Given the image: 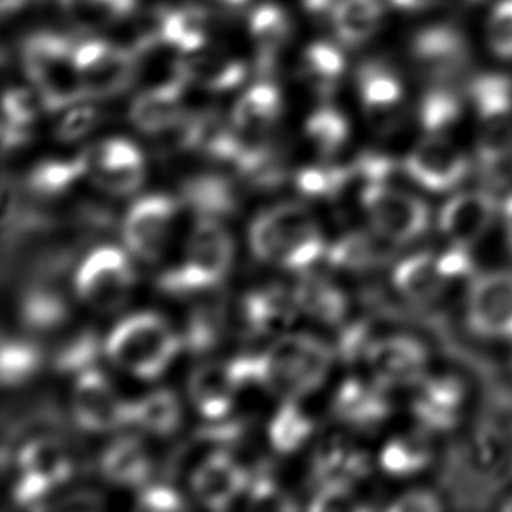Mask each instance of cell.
I'll use <instances>...</instances> for the list:
<instances>
[{
	"instance_id": "15",
	"label": "cell",
	"mask_w": 512,
	"mask_h": 512,
	"mask_svg": "<svg viewBox=\"0 0 512 512\" xmlns=\"http://www.w3.org/2000/svg\"><path fill=\"white\" fill-rule=\"evenodd\" d=\"M173 215L175 203L165 196H149L135 203L123 224L128 249L147 263L156 261L165 249Z\"/></svg>"
},
{
	"instance_id": "45",
	"label": "cell",
	"mask_w": 512,
	"mask_h": 512,
	"mask_svg": "<svg viewBox=\"0 0 512 512\" xmlns=\"http://www.w3.org/2000/svg\"><path fill=\"white\" fill-rule=\"evenodd\" d=\"M488 44L500 58H512V0H502L493 7L486 25Z\"/></svg>"
},
{
	"instance_id": "14",
	"label": "cell",
	"mask_w": 512,
	"mask_h": 512,
	"mask_svg": "<svg viewBox=\"0 0 512 512\" xmlns=\"http://www.w3.org/2000/svg\"><path fill=\"white\" fill-rule=\"evenodd\" d=\"M497 215V200L488 191H465L451 196L439 212V229L451 245L469 249L481 242Z\"/></svg>"
},
{
	"instance_id": "1",
	"label": "cell",
	"mask_w": 512,
	"mask_h": 512,
	"mask_svg": "<svg viewBox=\"0 0 512 512\" xmlns=\"http://www.w3.org/2000/svg\"><path fill=\"white\" fill-rule=\"evenodd\" d=\"M250 247L259 259L303 270L324 252L313 215L299 203H284L261 215L250 228Z\"/></svg>"
},
{
	"instance_id": "11",
	"label": "cell",
	"mask_w": 512,
	"mask_h": 512,
	"mask_svg": "<svg viewBox=\"0 0 512 512\" xmlns=\"http://www.w3.org/2000/svg\"><path fill=\"white\" fill-rule=\"evenodd\" d=\"M411 180L432 193L451 191L464 182L469 161L444 133H429L404 161Z\"/></svg>"
},
{
	"instance_id": "32",
	"label": "cell",
	"mask_w": 512,
	"mask_h": 512,
	"mask_svg": "<svg viewBox=\"0 0 512 512\" xmlns=\"http://www.w3.org/2000/svg\"><path fill=\"white\" fill-rule=\"evenodd\" d=\"M345 69V58L338 48L327 42H315L306 49L301 60V76L313 90L327 95L334 90Z\"/></svg>"
},
{
	"instance_id": "9",
	"label": "cell",
	"mask_w": 512,
	"mask_h": 512,
	"mask_svg": "<svg viewBox=\"0 0 512 512\" xmlns=\"http://www.w3.org/2000/svg\"><path fill=\"white\" fill-rule=\"evenodd\" d=\"M77 69L86 97L109 98L130 88L137 74V56L125 46L90 39L76 44Z\"/></svg>"
},
{
	"instance_id": "28",
	"label": "cell",
	"mask_w": 512,
	"mask_h": 512,
	"mask_svg": "<svg viewBox=\"0 0 512 512\" xmlns=\"http://www.w3.org/2000/svg\"><path fill=\"white\" fill-rule=\"evenodd\" d=\"M334 411L345 422L353 425H374L388 415V402L378 387H367L357 380L343 383L334 399Z\"/></svg>"
},
{
	"instance_id": "52",
	"label": "cell",
	"mask_w": 512,
	"mask_h": 512,
	"mask_svg": "<svg viewBox=\"0 0 512 512\" xmlns=\"http://www.w3.org/2000/svg\"><path fill=\"white\" fill-rule=\"evenodd\" d=\"M139 509L142 511H179L184 507L179 495L168 486H153L140 495Z\"/></svg>"
},
{
	"instance_id": "34",
	"label": "cell",
	"mask_w": 512,
	"mask_h": 512,
	"mask_svg": "<svg viewBox=\"0 0 512 512\" xmlns=\"http://www.w3.org/2000/svg\"><path fill=\"white\" fill-rule=\"evenodd\" d=\"M42 100L37 91L27 88H14L4 97V146L14 147L25 142L28 126L34 123L37 112L41 109Z\"/></svg>"
},
{
	"instance_id": "29",
	"label": "cell",
	"mask_w": 512,
	"mask_h": 512,
	"mask_svg": "<svg viewBox=\"0 0 512 512\" xmlns=\"http://www.w3.org/2000/svg\"><path fill=\"white\" fill-rule=\"evenodd\" d=\"M207 21L205 9L198 6L168 9L161 23V42L186 55L205 48Z\"/></svg>"
},
{
	"instance_id": "43",
	"label": "cell",
	"mask_w": 512,
	"mask_h": 512,
	"mask_svg": "<svg viewBox=\"0 0 512 512\" xmlns=\"http://www.w3.org/2000/svg\"><path fill=\"white\" fill-rule=\"evenodd\" d=\"M310 432L312 423L308 422V418L294 404H285L271 422V443L278 451L291 453L305 443Z\"/></svg>"
},
{
	"instance_id": "19",
	"label": "cell",
	"mask_w": 512,
	"mask_h": 512,
	"mask_svg": "<svg viewBox=\"0 0 512 512\" xmlns=\"http://www.w3.org/2000/svg\"><path fill=\"white\" fill-rule=\"evenodd\" d=\"M184 83H168L154 86L135 98L130 109V119L140 132L147 135H163L179 125L182 111Z\"/></svg>"
},
{
	"instance_id": "5",
	"label": "cell",
	"mask_w": 512,
	"mask_h": 512,
	"mask_svg": "<svg viewBox=\"0 0 512 512\" xmlns=\"http://www.w3.org/2000/svg\"><path fill=\"white\" fill-rule=\"evenodd\" d=\"M233 261V242L212 217H203L187 243L186 259L177 270L161 278L168 292H193L221 284Z\"/></svg>"
},
{
	"instance_id": "57",
	"label": "cell",
	"mask_w": 512,
	"mask_h": 512,
	"mask_svg": "<svg viewBox=\"0 0 512 512\" xmlns=\"http://www.w3.org/2000/svg\"><path fill=\"white\" fill-rule=\"evenodd\" d=\"M388 2L399 9H422L429 4V0H388Z\"/></svg>"
},
{
	"instance_id": "53",
	"label": "cell",
	"mask_w": 512,
	"mask_h": 512,
	"mask_svg": "<svg viewBox=\"0 0 512 512\" xmlns=\"http://www.w3.org/2000/svg\"><path fill=\"white\" fill-rule=\"evenodd\" d=\"M437 261H439V268L443 271L444 277L448 280L467 275L472 270L471 256L467 254L465 247L453 245V249L450 252H444L443 256L437 257Z\"/></svg>"
},
{
	"instance_id": "51",
	"label": "cell",
	"mask_w": 512,
	"mask_h": 512,
	"mask_svg": "<svg viewBox=\"0 0 512 512\" xmlns=\"http://www.w3.org/2000/svg\"><path fill=\"white\" fill-rule=\"evenodd\" d=\"M443 507V502L436 493L413 490L401 495L388 509L394 512H434L441 511Z\"/></svg>"
},
{
	"instance_id": "41",
	"label": "cell",
	"mask_w": 512,
	"mask_h": 512,
	"mask_svg": "<svg viewBox=\"0 0 512 512\" xmlns=\"http://www.w3.org/2000/svg\"><path fill=\"white\" fill-rule=\"evenodd\" d=\"M0 374L4 387H14L30 380L41 366V355L28 343L4 341L2 343Z\"/></svg>"
},
{
	"instance_id": "36",
	"label": "cell",
	"mask_w": 512,
	"mask_h": 512,
	"mask_svg": "<svg viewBox=\"0 0 512 512\" xmlns=\"http://www.w3.org/2000/svg\"><path fill=\"white\" fill-rule=\"evenodd\" d=\"M186 200L205 217L229 214L236 207L235 189L222 177H200L187 184L184 189Z\"/></svg>"
},
{
	"instance_id": "8",
	"label": "cell",
	"mask_w": 512,
	"mask_h": 512,
	"mask_svg": "<svg viewBox=\"0 0 512 512\" xmlns=\"http://www.w3.org/2000/svg\"><path fill=\"white\" fill-rule=\"evenodd\" d=\"M132 284V266L125 254L114 247L93 250L77 271L79 296L98 312L119 310L125 305Z\"/></svg>"
},
{
	"instance_id": "46",
	"label": "cell",
	"mask_w": 512,
	"mask_h": 512,
	"mask_svg": "<svg viewBox=\"0 0 512 512\" xmlns=\"http://www.w3.org/2000/svg\"><path fill=\"white\" fill-rule=\"evenodd\" d=\"M98 357V341L93 334H83L69 345L63 346L56 355V367L63 373L88 371Z\"/></svg>"
},
{
	"instance_id": "59",
	"label": "cell",
	"mask_w": 512,
	"mask_h": 512,
	"mask_svg": "<svg viewBox=\"0 0 512 512\" xmlns=\"http://www.w3.org/2000/svg\"><path fill=\"white\" fill-rule=\"evenodd\" d=\"M502 509H506V511H512V497L511 499L507 500L506 504L502 506Z\"/></svg>"
},
{
	"instance_id": "49",
	"label": "cell",
	"mask_w": 512,
	"mask_h": 512,
	"mask_svg": "<svg viewBox=\"0 0 512 512\" xmlns=\"http://www.w3.org/2000/svg\"><path fill=\"white\" fill-rule=\"evenodd\" d=\"M221 320L215 312H200L194 315L189 329H187V345L191 346L194 352H205L217 343Z\"/></svg>"
},
{
	"instance_id": "54",
	"label": "cell",
	"mask_w": 512,
	"mask_h": 512,
	"mask_svg": "<svg viewBox=\"0 0 512 512\" xmlns=\"http://www.w3.org/2000/svg\"><path fill=\"white\" fill-rule=\"evenodd\" d=\"M102 497L93 492L70 493L67 497L46 506L53 511H97L102 509Z\"/></svg>"
},
{
	"instance_id": "31",
	"label": "cell",
	"mask_w": 512,
	"mask_h": 512,
	"mask_svg": "<svg viewBox=\"0 0 512 512\" xmlns=\"http://www.w3.org/2000/svg\"><path fill=\"white\" fill-rule=\"evenodd\" d=\"M130 423H139L149 432L168 436L179 427V399L167 390L146 395L139 402L130 404Z\"/></svg>"
},
{
	"instance_id": "20",
	"label": "cell",
	"mask_w": 512,
	"mask_h": 512,
	"mask_svg": "<svg viewBox=\"0 0 512 512\" xmlns=\"http://www.w3.org/2000/svg\"><path fill=\"white\" fill-rule=\"evenodd\" d=\"M179 72L186 83H196L208 91H229L245 81L247 69L242 62L221 51L198 49L179 60Z\"/></svg>"
},
{
	"instance_id": "12",
	"label": "cell",
	"mask_w": 512,
	"mask_h": 512,
	"mask_svg": "<svg viewBox=\"0 0 512 512\" xmlns=\"http://www.w3.org/2000/svg\"><path fill=\"white\" fill-rule=\"evenodd\" d=\"M21 476L14 497L21 504L41 500L53 486L60 485L72 472L69 453L60 441L42 437L28 443L20 453Z\"/></svg>"
},
{
	"instance_id": "16",
	"label": "cell",
	"mask_w": 512,
	"mask_h": 512,
	"mask_svg": "<svg viewBox=\"0 0 512 512\" xmlns=\"http://www.w3.org/2000/svg\"><path fill=\"white\" fill-rule=\"evenodd\" d=\"M366 359L381 385H411L422 378L429 355L420 341L388 336L371 343Z\"/></svg>"
},
{
	"instance_id": "56",
	"label": "cell",
	"mask_w": 512,
	"mask_h": 512,
	"mask_svg": "<svg viewBox=\"0 0 512 512\" xmlns=\"http://www.w3.org/2000/svg\"><path fill=\"white\" fill-rule=\"evenodd\" d=\"M504 224H506L507 243L512 252V194L507 198L504 205Z\"/></svg>"
},
{
	"instance_id": "10",
	"label": "cell",
	"mask_w": 512,
	"mask_h": 512,
	"mask_svg": "<svg viewBox=\"0 0 512 512\" xmlns=\"http://www.w3.org/2000/svg\"><path fill=\"white\" fill-rule=\"evenodd\" d=\"M467 322L488 340H512V270L479 275L467 294Z\"/></svg>"
},
{
	"instance_id": "55",
	"label": "cell",
	"mask_w": 512,
	"mask_h": 512,
	"mask_svg": "<svg viewBox=\"0 0 512 512\" xmlns=\"http://www.w3.org/2000/svg\"><path fill=\"white\" fill-rule=\"evenodd\" d=\"M303 4L310 13H331L338 0H303Z\"/></svg>"
},
{
	"instance_id": "35",
	"label": "cell",
	"mask_w": 512,
	"mask_h": 512,
	"mask_svg": "<svg viewBox=\"0 0 512 512\" xmlns=\"http://www.w3.org/2000/svg\"><path fill=\"white\" fill-rule=\"evenodd\" d=\"M292 306H298L296 301L291 303L280 292H259L245 301L243 313L254 333H268L291 322Z\"/></svg>"
},
{
	"instance_id": "18",
	"label": "cell",
	"mask_w": 512,
	"mask_h": 512,
	"mask_svg": "<svg viewBox=\"0 0 512 512\" xmlns=\"http://www.w3.org/2000/svg\"><path fill=\"white\" fill-rule=\"evenodd\" d=\"M191 485L205 506L224 509L247 486V474L228 453H214L194 471Z\"/></svg>"
},
{
	"instance_id": "58",
	"label": "cell",
	"mask_w": 512,
	"mask_h": 512,
	"mask_svg": "<svg viewBox=\"0 0 512 512\" xmlns=\"http://www.w3.org/2000/svg\"><path fill=\"white\" fill-rule=\"evenodd\" d=\"M222 9H228V11H238L242 7L247 6L250 0H215Z\"/></svg>"
},
{
	"instance_id": "25",
	"label": "cell",
	"mask_w": 512,
	"mask_h": 512,
	"mask_svg": "<svg viewBox=\"0 0 512 512\" xmlns=\"http://www.w3.org/2000/svg\"><path fill=\"white\" fill-rule=\"evenodd\" d=\"M250 34L256 42L257 65L266 74L275 67L278 53L291 37V20L282 7L264 4L250 16Z\"/></svg>"
},
{
	"instance_id": "7",
	"label": "cell",
	"mask_w": 512,
	"mask_h": 512,
	"mask_svg": "<svg viewBox=\"0 0 512 512\" xmlns=\"http://www.w3.org/2000/svg\"><path fill=\"white\" fill-rule=\"evenodd\" d=\"M362 205L374 231L392 243L413 242L429 229L427 203L385 182H371L362 193Z\"/></svg>"
},
{
	"instance_id": "2",
	"label": "cell",
	"mask_w": 512,
	"mask_h": 512,
	"mask_svg": "<svg viewBox=\"0 0 512 512\" xmlns=\"http://www.w3.org/2000/svg\"><path fill=\"white\" fill-rule=\"evenodd\" d=\"M74 49L69 37L51 32L32 35L23 44V67L48 111H62L86 98Z\"/></svg>"
},
{
	"instance_id": "4",
	"label": "cell",
	"mask_w": 512,
	"mask_h": 512,
	"mask_svg": "<svg viewBox=\"0 0 512 512\" xmlns=\"http://www.w3.org/2000/svg\"><path fill=\"white\" fill-rule=\"evenodd\" d=\"M179 348V338L165 320L153 313H140L123 320L105 345L112 362L144 380L158 378Z\"/></svg>"
},
{
	"instance_id": "22",
	"label": "cell",
	"mask_w": 512,
	"mask_h": 512,
	"mask_svg": "<svg viewBox=\"0 0 512 512\" xmlns=\"http://www.w3.org/2000/svg\"><path fill=\"white\" fill-rule=\"evenodd\" d=\"M448 282L450 280L444 277L437 257L429 252L406 257L394 271L397 291L418 305H429L441 298Z\"/></svg>"
},
{
	"instance_id": "3",
	"label": "cell",
	"mask_w": 512,
	"mask_h": 512,
	"mask_svg": "<svg viewBox=\"0 0 512 512\" xmlns=\"http://www.w3.org/2000/svg\"><path fill=\"white\" fill-rule=\"evenodd\" d=\"M331 359V350L312 336H284L257 357L256 380L285 397L310 394L326 378Z\"/></svg>"
},
{
	"instance_id": "42",
	"label": "cell",
	"mask_w": 512,
	"mask_h": 512,
	"mask_svg": "<svg viewBox=\"0 0 512 512\" xmlns=\"http://www.w3.org/2000/svg\"><path fill=\"white\" fill-rule=\"evenodd\" d=\"M306 133L324 156H333L346 142L348 123L340 112L324 107L308 119Z\"/></svg>"
},
{
	"instance_id": "48",
	"label": "cell",
	"mask_w": 512,
	"mask_h": 512,
	"mask_svg": "<svg viewBox=\"0 0 512 512\" xmlns=\"http://www.w3.org/2000/svg\"><path fill=\"white\" fill-rule=\"evenodd\" d=\"M98 111L90 105H77L72 111L63 116L60 125L56 128L58 139L63 142H76L83 139L97 126Z\"/></svg>"
},
{
	"instance_id": "26",
	"label": "cell",
	"mask_w": 512,
	"mask_h": 512,
	"mask_svg": "<svg viewBox=\"0 0 512 512\" xmlns=\"http://www.w3.org/2000/svg\"><path fill=\"white\" fill-rule=\"evenodd\" d=\"M416 60L434 76L450 74L465 60L464 37L446 27L429 28L418 34L413 46Z\"/></svg>"
},
{
	"instance_id": "23",
	"label": "cell",
	"mask_w": 512,
	"mask_h": 512,
	"mask_svg": "<svg viewBox=\"0 0 512 512\" xmlns=\"http://www.w3.org/2000/svg\"><path fill=\"white\" fill-rule=\"evenodd\" d=\"M360 97L367 116L376 128L390 125L397 105L401 102L402 86L392 70L380 63H366L357 74Z\"/></svg>"
},
{
	"instance_id": "17",
	"label": "cell",
	"mask_w": 512,
	"mask_h": 512,
	"mask_svg": "<svg viewBox=\"0 0 512 512\" xmlns=\"http://www.w3.org/2000/svg\"><path fill=\"white\" fill-rule=\"evenodd\" d=\"M280 93L271 83H257L236 102L231 128L243 147L264 146V135L280 116Z\"/></svg>"
},
{
	"instance_id": "21",
	"label": "cell",
	"mask_w": 512,
	"mask_h": 512,
	"mask_svg": "<svg viewBox=\"0 0 512 512\" xmlns=\"http://www.w3.org/2000/svg\"><path fill=\"white\" fill-rule=\"evenodd\" d=\"M464 404V387L450 376L423 383L413 409L427 429H451L458 422V413Z\"/></svg>"
},
{
	"instance_id": "33",
	"label": "cell",
	"mask_w": 512,
	"mask_h": 512,
	"mask_svg": "<svg viewBox=\"0 0 512 512\" xmlns=\"http://www.w3.org/2000/svg\"><path fill=\"white\" fill-rule=\"evenodd\" d=\"M296 305L313 319L327 324L340 322L346 313V299L334 285L319 278H306L294 296Z\"/></svg>"
},
{
	"instance_id": "50",
	"label": "cell",
	"mask_w": 512,
	"mask_h": 512,
	"mask_svg": "<svg viewBox=\"0 0 512 512\" xmlns=\"http://www.w3.org/2000/svg\"><path fill=\"white\" fill-rule=\"evenodd\" d=\"M350 485L345 479H331L313 500V511H352L355 509Z\"/></svg>"
},
{
	"instance_id": "24",
	"label": "cell",
	"mask_w": 512,
	"mask_h": 512,
	"mask_svg": "<svg viewBox=\"0 0 512 512\" xmlns=\"http://www.w3.org/2000/svg\"><path fill=\"white\" fill-rule=\"evenodd\" d=\"M236 387L238 381L229 364H203L189 378V395L207 418H221L228 413Z\"/></svg>"
},
{
	"instance_id": "44",
	"label": "cell",
	"mask_w": 512,
	"mask_h": 512,
	"mask_svg": "<svg viewBox=\"0 0 512 512\" xmlns=\"http://www.w3.org/2000/svg\"><path fill=\"white\" fill-rule=\"evenodd\" d=\"M460 116V102L448 90L430 91L422 105V123L429 133H443Z\"/></svg>"
},
{
	"instance_id": "30",
	"label": "cell",
	"mask_w": 512,
	"mask_h": 512,
	"mask_svg": "<svg viewBox=\"0 0 512 512\" xmlns=\"http://www.w3.org/2000/svg\"><path fill=\"white\" fill-rule=\"evenodd\" d=\"M102 472L105 478L121 486L142 485L151 472V462L144 446L125 437L111 444L102 458Z\"/></svg>"
},
{
	"instance_id": "37",
	"label": "cell",
	"mask_w": 512,
	"mask_h": 512,
	"mask_svg": "<svg viewBox=\"0 0 512 512\" xmlns=\"http://www.w3.org/2000/svg\"><path fill=\"white\" fill-rule=\"evenodd\" d=\"M432 458V448L425 437L404 436L394 439L381 451V465L395 476H408L422 471Z\"/></svg>"
},
{
	"instance_id": "39",
	"label": "cell",
	"mask_w": 512,
	"mask_h": 512,
	"mask_svg": "<svg viewBox=\"0 0 512 512\" xmlns=\"http://www.w3.org/2000/svg\"><path fill=\"white\" fill-rule=\"evenodd\" d=\"M21 319L34 331H51L67 319V306L56 292L35 289L21 303Z\"/></svg>"
},
{
	"instance_id": "27",
	"label": "cell",
	"mask_w": 512,
	"mask_h": 512,
	"mask_svg": "<svg viewBox=\"0 0 512 512\" xmlns=\"http://www.w3.org/2000/svg\"><path fill=\"white\" fill-rule=\"evenodd\" d=\"M334 30L346 46H360L378 30L381 0H338L331 11Z\"/></svg>"
},
{
	"instance_id": "47",
	"label": "cell",
	"mask_w": 512,
	"mask_h": 512,
	"mask_svg": "<svg viewBox=\"0 0 512 512\" xmlns=\"http://www.w3.org/2000/svg\"><path fill=\"white\" fill-rule=\"evenodd\" d=\"M348 172L343 168H306L298 175V187L306 194H333L345 182Z\"/></svg>"
},
{
	"instance_id": "6",
	"label": "cell",
	"mask_w": 512,
	"mask_h": 512,
	"mask_svg": "<svg viewBox=\"0 0 512 512\" xmlns=\"http://www.w3.org/2000/svg\"><path fill=\"white\" fill-rule=\"evenodd\" d=\"M478 112V158L486 170H497L512 158V83L486 74L472 84Z\"/></svg>"
},
{
	"instance_id": "38",
	"label": "cell",
	"mask_w": 512,
	"mask_h": 512,
	"mask_svg": "<svg viewBox=\"0 0 512 512\" xmlns=\"http://www.w3.org/2000/svg\"><path fill=\"white\" fill-rule=\"evenodd\" d=\"M387 243H392L387 238L378 235V238H371L367 235H350L343 238L338 245H334L329 254L331 263L343 268H367L373 264L383 261L388 254V247H383Z\"/></svg>"
},
{
	"instance_id": "40",
	"label": "cell",
	"mask_w": 512,
	"mask_h": 512,
	"mask_svg": "<svg viewBox=\"0 0 512 512\" xmlns=\"http://www.w3.org/2000/svg\"><path fill=\"white\" fill-rule=\"evenodd\" d=\"M88 154L84 153L77 160L49 161L37 167L30 175V186L37 193L56 194L62 193L67 187L72 186L79 177L88 175Z\"/></svg>"
},
{
	"instance_id": "13",
	"label": "cell",
	"mask_w": 512,
	"mask_h": 512,
	"mask_svg": "<svg viewBox=\"0 0 512 512\" xmlns=\"http://www.w3.org/2000/svg\"><path fill=\"white\" fill-rule=\"evenodd\" d=\"M72 411L76 422L88 432H107L130 423V404L121 401L104 374L93 369L79 373Z\"/></svg>"
}]
</instances>
